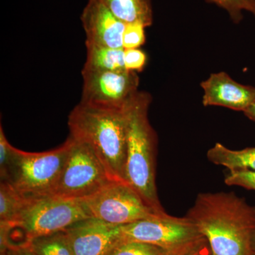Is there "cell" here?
Listing matches in <instances>:
<instances>
[{"label":"cell","mask_w":255,"mask_h":255,"mask_svg":"<svg viewBox=\"0 0 255 255\" xmlns=\"http://www.w3.org/2000/svg\"><path fill=\"white\" fill-rule=\"evenodd\" d=\"M213 255H251L255 207L234 192L201 193L185 216Z\"/></svg>","instance_id":"obj_1"},{"label":"cell","mask_w":255,"mask_h":255,"mask_svg":"<svg viewBox=\"0 0 255 255\" xmlns=\"http://www.w3.org/2000/svg\"><path fill=\"white\" fill-rule=\"evenodd\" d=\"M130 104L122 110H109L79 103L68 117L70 136L91 147L115 182H127L128 110Z\"/></svg>","instance_id":"obj_2"},{"label":"cell","mask_w":255,"mask_h":255,"mask_svg":"<svg viewBox=\"0 0 255 255\" xmlns=\"http://www.w3.org/2000/svg\"><path fill=\"white\" fill-rule=\"evenodd\" d=\"M151 101L150 94L140 91L128 110L126 181L155 212L167 216L156 186L157 137L148 119Z\"/></svg>","instance_id":"obj_3"},{"label":"cell","mask_w":255,"mask_h":255,"mask_svg":"<svg viewBox=\"0 0 255 255\" xmlns=\"http://www.w3.org/2000/svg\"><path fill=\"white\" fill-rule=\"evenodd\" d=\"M71 145L72 138L69 136L63 145L45 152H25L16 148L8 182L26 198L52 195Z\"/></svg>","instance_id":"obj_4"},{"label":"cell","mask_w":255,"mask_h":255,"mask_svg":"<svg viewBox=\"0 0 255 255\" xmlns=\"http://www.w3.org/2000/svg\"><path fill=\"white\" fill-rule=\"evenodd\" d=\"M88 218L91 217L82 199L50 195L26 198L16 219L9 223L13 229L22 231L26 243L33 238L65 231Z\"/></svg>","instance_id":"obj_5"},{"label":"cell","mask_w":255,"mask_h":255,"mask_svg":"<svg viewBox=\"0 0 255 255\" xmlns=\"http://www.w3.org/2000/svg\"><path fill=\"white\" fill-rule=\"evenodd\" d=\"M82 201L90 217L117 226L169 216L155 212L127 182H111Z\"/></svg>","instance_id":"obj_6"},{"label":"cell","mask_w":255,"mask_h":255,"mask_svg":"<svg viewBox=\"0 0 255 255\" xmlns=\"http://www.w3.org/2000/svg\"><path fill=\"white\" fill-rule=\"evenodd\" d=\"M70 137L72 145L68 160L52 196L86 199L114 181L91 147Z\"/></svg>","instance_id":"obj_7"},{"label":"cell","mask_w":255,"mask_h":255,"mask_svg":"<svg viewBox=\"0 0 255 255\" xmlns=\"http://www.w3.org/2000/svg\"><path fill=\"white\" fill-rule=\"evenodd\" d=\"M82 105L122 110L131 103L138 95L140 78L136 72L82 70Z\"/></svg>","instance_id":"obj_8"},{"label":"cell","mask_w":255,"mask_h":255,"mask_svg":"<svg viewBox=\"0 0 255 255\" xmlns=\"http://www.w3.org/2000/svg\"><path fill=\"white\" fill-rule=\"evenodd\" d=\"M124 241L140 242L173 251L205 238L185 216L141 220L122 226Z\"/></svg>","instance_id":"obj_9"},{"label":"cell","mask_w":255,"mask_h":255,"mask_svg":"<svg viewBox=\"0 0 255 255\" xmlns=\"http://www.w3.org/2000/svg\"><path fill=\"white\" fill-rule=\"evenodd\" d=\"M121 228L122 226L88 218L64 231L74 255H105L122 241Z\"/></svg>","instance_id":"obj_10"},{"label":"cell","mask_w":255,"mask_h":255,"mask_svg":"<svg viewBox=\"0 0 255 255\" xmlns=\"http://www.w3.org/2000/svg\"><path fill=\"white\" fill-rule=\"evenodd\" d=\"M81 21L86 34L85 45L124 48L126 23L98 0H88L82 11Z\"/></svg>","instance_id":"obj_11"},{"label":"cell","mask_w":255,"mask_h":255,"mask_svg":"<svg viewBox=\"0 0 255 255\" xmlns=\"http://www.w3.org/2000/svg\"><path fill=\"white\" fill-rule=\"evenodd\" d=\"M201 87L204 107H222L244 113L255 101V87L238 83L225 72L211 74Z\"/></svg>","instance_id":"obj_12"},{"label":"cell","mask_w":255,"mask_h":255,"mask_svg":"<svg viewBox=\"0 0 255 255\" xmlns=\"http://www.w3.org/2000/svg\"><path fill=\"white\" fill-rule=\"evenodd\" d=\"M125 23H140L146 28L153 22L151 0H98Z\"/></svg>","instance_id":"obj_13"},{"label":"cell","mask_w":255,"mask_h":255,"mask_svg":"<svg viewBox=\"0 0 255 255\" xmlns=\"http://www.w3.org/2000/svg\"><path fill=\"white\" fill-rule=\"evenodd\" d=\"M207 158L229 171H255V147L233 150L217 142L208 150Z\"/></svg>","instance_id":"obj_14"},{"label":"cell","mask_w":255,"mask_h":255,"mask_svg":"<svg viewBox=\"0 0 255 255\" xmlns=\"http://www.w3.org/2000/svg\"><path fill=\"white\" fill-rule=\"evenodd\" d=\"M86 61L83 70L119 71L127 70L124 64V48L86 45Z\"/></svg>","instance_id":"obj_15"},{"label":"cell","mask_w":255,"mask_h":255,"mask_svg":"<svg viewBox=\"0 0 255 255\" xmlns=\"http://www.w3.org/2000/svg\"><path fill=\"white\" fill-rule=\"evenodd\" d=\"M26 243L38 255H74L64 231L33 238Z\"/></svg>","instance_id":"obj_16"},{"label":"cell","mask_w":255,"mask_h":255,"mask_svg":"<svg viewBox=\"0 0 255 255\" xmlns=\"http://www.w3.org/2000/svg\"><path fill=\"white\" fill-rule=\"evenodd\" d=\"M25 199L12 184L0 182V221L12 222L22 209Z\"/></svg>","instance_id":"obj_17"},{"label":"cell","mask_w":255,"mask_h":255,"mask_svg":"<svg viewBox=\"0 0 255 255\" xmlns=\"http://www.w3.org/2000/svg\"><path fill=\"white\" fill-rule=\"evenodd\" d=\"M196 243L179 249L169 251L148 243L122 241L114 246L105 255H176Z\"/></svg>","instance_id":"obj_18"},{"label":"cell","mask_w":255,"mask_h":255,"mask_svg":"<svg viewBox=\"0 0 255 255\" xmlns=\"http://www.w3.org/2000/svg\"><path fill=\"white\" fill-rule=\"evenodd\" d=\"M227 11L233 22L243 20V12L249 11L255 16V0H210Z\"/></svg>","instance_id":"obj_19"},{"label":"cell","mask_w":255,"mask_h":255,"mask_svg":"<svg viewBox=\"0 0 255 255\" xmlns=\"http://www.w3.org/2000/svg\"><path fill=\"white\" fill-rule=\"evenodd\" d=\"M16 148L8 141L0 126V178L1 182L9 181L10 171L14 162Z\"/></svg>","instance_id":"obj_20"},{"label":"cell","mask_w":255,"mask_h":255,"mask_svg":"<svg viewBox=\"0 0 255 255\" xmlns=\"http://www.w3.org/2000/svg\"><path fill=\"white\" fill-rule=\"evenodd\" d=\"M145 26L140 23H126L123 34L124 49L139 48L145 43Z\"/></svg>","instance_id":"obj_21"},{"label":"cell","mask_w":255,"mask_h":255,"mask_svg":"<svg viewBox=\"0 0 255 255\" xmlns=\"http://www.w3.org/2000/svg\"><path fill=\"white\" fill-rule=\"evenodd\" d=\"M224 181L228 186H238L255 191V171H229Z\"/></svg>","instance_id":"obj_22"},{"label":"cell","mask_w":255,"mask_h":255,"mask_svg":"<svg viewBox=\"0 0 255 255\" xmlns=\"http://www.w3.org/2000/svg\"><path fill=\"white\" fill-rule=\"evenodd\" d=\"M147 63V55L145 52L139 49H124V64L129 71L141 72Z\"/></svg>","instance_id":"obj_23"},{"label":"cell","mask_w":255,"mask_h":255,"mask_svg":"<svg viewBox=\"0 0 255 255\" xmlns=\"http://www.w3.org/2000/svg\"><path fill=\"white\" fill-rule=\"evenodd\" d=\"M1 255H38L36 254L26 243L10 246Z\"/></svg>","instance_id":"obj_24"},{"label":"cell","mask_w":255,"mask_h":255,"mask_svg":"<svg viewBox=\"0 0 255 255\" xmlns=\"http://www.w3.org/2000/svg\"><path fill=\"white\" fill-rule=\"evenodd\" d=\"M207 242V240L204 238V239L201 240V241L197 242V243H194V244L188 247V248H185L184 251L180 252V253H178V254L176 255H194L196 252L199 251L200 248H202Z\"/></svg>","instance_id":"obj_25"},{"label":"cell","mask_w":255,"mask_h":255,"mask_svg":"<svg viewBox=\"0 0 255 255\" xmlns=\"http://www.w3.org/2000/svg\"><path fill=\"white\" fill-rule=\"evenodd\" d=\"M194 255H213L209 243H206L202 248H200Z\"/></svg>","instance_id":"obj_26"},{"label":"cell","mask_w":255,"mask_h":255,"mask_svg":"<svg viewBox=\"0 0 255 255\" xmlns=\"http://www.w3.org/2000/svg\"><path fill=\"white\" fill-rule=\"evenodd\" d=\"M244 114L248 118L255 122V101L254 103L244 112Z\"/></svg>","instance_id":"obj_27"},{"label":"cell","mask_w":255,"mask_h":255,"mask_svg":"<svg viewBox=\"0 0 255 255\" xmlns=\"http://www.w3.org/2000/svg\"><path fill=\"white\" fill-rule=\"evenodd\" d=\"M251 255H255V231L251 241Z\"/></svg>","instance_id":"obj_28"}]
</instances>
